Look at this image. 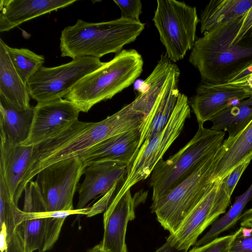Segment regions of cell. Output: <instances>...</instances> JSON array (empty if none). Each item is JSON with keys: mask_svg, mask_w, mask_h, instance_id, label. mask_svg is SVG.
Masks as SVG:
<instances>
[{"mask_svg": "<svg viewBox=\"0 0 252 252\" xmlns=\"http://www.w3.org/2000/svg\"><path fill=\"white\" fill-rule=\"evenodd\" d=\"M145 117L131 102L100 122L77 120L56 137L33 146L16 196L21 197L25 186L44 168L61 160L80 157L108 138L139 128Z\"/></svg>", "mask_w": 252, "mask_h": 252, "instance_id": "cell-1", "label": "cell"}, {"mask_svg": "<svg viewBox=\"0 0 252 252\" xmlns=\"http://www.w3.org/2000/svg\"><path fill=\"white\" fill-rule=\"evenodd\" d=\"M245 16L220 25L196 40L189 61L198 69L202 81L227 83L252 64V37L249 33L239 42L231 43Z\"/></svg>", "mask_w": 252, "mask_h": 252, "instance_id": "cell-2", "label": "cell"}, {"mask_svg": "<svg viewBox=\"0 0 252 252\" xmlns=\"http://www.w3.org/2000/svg\"><path fill=\"white\" fill-rule=\"evenodd\" d=\"M144 23L120 18L107 22L90 23L78 19L61 33V57L72 59L81 57L100 58L116 54L133 42L144 29Z\"/></svg>", "mask_w": 252, "mask_h": 252, "instance_id": "cell-3", "label": "cell"}, {"mask_svg": "<svg viewBox=\"0 0 252 252\" xmlns=\"http://www.w3.org/2000/svg\"><path fill=\"white\" fill-rule=\"evenodd\" d=\"M143 60L135 49L122 50L114 58L80 80L64 97L80 112L112 98L128 87L143 71Z\"/></svg>", "mask_w": 252, "mask_h": 252, "instance_id": "cell-4", "label": "cell"}, {"mask_svg": "<svg viewBox=\"0 0 252 252\" xmlns=\"http://www.w3.org/2000/svg\"><path fill=\"white\" fill-rule=\"evenodd\" d=\"M225 133L198 124L193 138L177 153L155 167L150 179L152 201L164 195L189 176L208 156L222 145Z\"/></svg>", "mask_w": 252, "mask_h": 252, "instance_id": "cell-5", "label": "cell"}, {"mask_svg": "<svg viewBox=\"0 0 252 252\" xmlns=\"http://www.w3.org/2000/svg\"><path fill=\"white\" fill-rule=\"evenodd\" d=\"M221 153V146L174 189L153 201L152 212L170 234L177 230L185 218L214 183L213 175Z\"/></svg>", "mask_w": 252, "mask_h": 252, "instance_id": "cell-6", "label": "cell"}, {"mask_svg": "<svg viewBox=\"0 0 252 252\" xmlns=\"http://www.w3.org/2000/svg\"><path fill=\"white\" fill-rule=\"evenodd\" d=\"M153 18L168 58L173 63L183 59L193 47L200 22L196 8L184 2L158 0Z\"/></svg>", "mask_w": 252, "mask_h": 252, "instance_id": "cell-7", "label": "cell"}, {"mask_svg": "<svg viewBox=\"0 0 252 252\" xmlns=\"http://www.w3.org/2000/svg\"><path fill=\"white\" fill-rule=\"evenodd\" d=\"M190 116L188 97L182 93L165 128L139 148L127 166L125 181L115 197L121 196L133 185L150 176L156 165L180 134L186 120Z\"/></svg>", "mask_w": 252, "mask_h": 252, "instance_id": "cell-8", "label": "cell"}, {"mask_svg": "<svg viewBox=\"0 0 252 252\" xmlns=\"http://www.w3.org/2000/svg\"><path fill=\"white\" fill-rule=\"evenodd\" d=\"M105 63L99 58L81 57L55 67L42 66L27 82L30 96L37 103L65 97L83 77Z\"/></svg>", "mask_w": 252, "mask_h": 252, "instance_id": "cell-9", "label": "cell"}, {"mask_svg": "<svg viewBox=\"0 0 252 252\" xmlns=\"http://www.w3.org/2000/svg\"><path fill=\"white\" fill-rule=\"evenodd\" d=\"M86 167L78 157L53 163L38 173L35 182L47 212L74 210L73 197Z\"/></svg>", "mask_w": 252, "mask_h": 252, "instance_id": "cell-10", "label": "cell"}, {"mask_svg": "<svg viewBox=\"0 0 252 252\" xmlns=\"http://www.w3.org/2000/svg\"><path fill=\"white\" fill-rule=\"evenodd\" d=\"M215 181L202 198L182 221L177 230L167 239L175 247L188 251L198 237L217 219L225 213L231 197Z\"/></svg>", "mask_w": 252, "mask_h": 252, "instance_id": "cell-11", "label": "cell"}, {"mask_svg": "<svg viewBox=\"0 0 252 252\" xmlns=\"http://www.w3.org/2000/svg\"><path fill=\"white\" fill-rule=\"evenodd\" d=\"M79 113L65 98L37 103L33 107L29 135L21 145L34 146L56 137L78 120Z\"/></svg>", "mask_w": 252, "mask_h": 252, "instance_id": "cell-12", "label": "cell"}, {"mask_svg": "<svg viewBox=\"0 0 252 252\" xmlns=\"http://www.w3.org/2000/svg\"><path fill=\"white\" fill-rule=\"evenodd\" d=\"M252 96L243 82L213 83L201 81L190 106L198 124H204L226 107Z\"/></svg>", "mask_w": 252, "mask_h": 252, "instance_id": "cell-13", "label": "cell"}, {"mask_svg": "<svg viewBox=\"0 0 252 252\" xmlns=\"http://www.w3.org/2000/svg\"><path fill=\"white\" fill-rule=\"evenodd\" d=\"M137 194L132 196L129 189L121 196H115L104 212L100 244L107 252H127L126 234L128 222L135 218Z\"/></svg>", "mask_w": 252, "mask_h": 252, "instance_id": "cell-14", "label": "cell"}, {"mask_svg": "<svg viewBox=\"0 0 252 252\" xmlns=\"http://www.w3.org/2000/svg\"><path fill=\"white\" fill-rule=\"evenodd\" d=\"M128 165L118 161L95 162L86 167L83 183L79 189L78 202L76 209L86 208L92 200L102 197L116 184H124Z\"/></svg>", "mask_w": 252, "mask_h": 252, "instance_id": "cell-15", "label": "cell"}, {"mask_svg": "<svg viewBox=\"0 0 252 252\" xmlns=\"http://www.w3.org/2000/svg\"><path fill=\"white\" fill-rule=\"evenodd\" d=\"M180 74V69L175 64L162 92L139 127L140 139L137 152L143 143L160 133L169 121L182 94L178 89Z\"/></svg>", "mask_w": 252, "mask_h": 252, "instance_id": "cell-16", "label": "cell"}, {"mask_svg": "<svg viewBox=\"0 0 252 252\" xmlns=\"http://www.w3.org/2000/svg\"><path fill=\"white\" fill-rule=\"evenodd\" d=\"M139 128L108 138L82 154L79 157L87 166L107 161L130 163L140 142Z\"/></svg>", "mask_w": 252, "mask_h": 252, "instance_id": "cell-17", "label": "cell"}, {"mask_svg": "<svg viewBox=\"0 0 252 252\" xmlns=\"http://www.w3.org/2000/svg\"><path fill=\"white\" fill-rule=\"evenodd\" d=\"M76 0H1L0 31L7 32L23 23L67 7Z\"/></svg>", "mask_w": 252, "mask_h": 252, "instance_id": "cell-18", "label": "cell"}, {"mask_svg": "<svg viewBox=\"0 0 252 252\" xmlns=\"http://www.w3.org/2000/svg\"><path fill=\"white\" fill-rule=\"evenodd\" d=\"M27 87L15 69L6 44L0 39V98L18 111L32 107Z\"/></svg>", "mask_w": 252, "mask_h": 252, "instance_id": "cell-19", "label": "cell"}, {"mask_svg": "<svg viewBox=\"0 0 252 252\" xmlns=\"http://www.w3.org/2000/svg\"><path fill=\"white\" fill-rule=\"evenodd\" d=\"M0 135V174L15 198L30 162L33 146L13 144Z\"/></svg>", "mask_w": 252, "mask_h": 252, "instance_id": "cell-20", "label": "cell"}, {"mask_svg": "<svg viewBox=\"0 0 252 252\" xmlns=\"http://www.w3.org/2000/svg\"><path fill=\"white\" fill-rule=\"evenodd\" d=\"M222 153L213 175V180L221 181L235 168L252 159V120L238 135L224 140Z\"/></svg>", "mask_w": 252, "mask_h": 252, "instance_id": "cell-21", "label": "cell"}, {"mask_svg": "<svg viewBox=\"0 0 252 252\" xmlns=\"http://www.w3.org/2000/svg\"><path fill=\"white\" fill-rule=\"evenodd\" d=\"M48 216L49 212L46 211L44 202L33 204L24 202L20 225L27 252H34L36 250L41 252Z\"/></svg>", "mask_w": 252, "mask_h": 252, "instance_id": "cell-22", "label": "cell"}, {"mask_svg": "<svg viewBox=\"0 0 252 252\" xmlns=\"http://www.w3.org/2000/svg\"><path fill=\"white\" fill-rule=\"evenodd\" d=\"M252 0H212L202 10L200 32L204 33L245 15Z\"/></svg>", "mask_w": 252, "mask_h": 252, "instance_id": "cell-23", "label": "cell"}, {"mask_svg": "<svg viewBox=\"0 0 252 252\" xmlns=\"http://www.w3.org/2000/svg\"><path fill=\"white\" fill-rule=\"evenodd\" d=\"M33 115V107L18 111L0 98V134L11 143L22 144L28 138Z\"/></svg>", "mask_w": 252, "mask_h": 252, "instance_id": "cell-24", "label": "cell"}, {"mask_svg": "<svg viewBox=\"0 0 252 252\" xmlns=\"http://www.w3.org/2000/svg\"><path fill=\"white\" fill-rule=\"evenodd\" d=\"M252 120V96L224 109L209 121L211 129L227 131V139H232L242 131Z\"/></svg>", "mask_w": 252, "mask_h": 252, "instance_id": "cell-25", "label": "cell"}, {"mask_svg": "<svg viewBox=\"0 0 252 252\" xmlns=\"http://www.w3.org/2000/svg\"><path fill=\"white\" fill-rule=\"evenodd\" d=\"M252 199V182L249 188L241 195L236 197L228 211L220 219L214 222L207 233L194 245L200 246L213 240L223 232L233 227L241 219L242 212L247 204Z\"/></svg>", "mask_w": 252, "mask_h": 252, "instance_id": "cell-26", "label": "cell"}, {"mask_svg": "<svg viewBox=\"0 0 252 252\" xmlns=\"http://www.w3.org/2000/svg\"><path fill=\"white\" fill-rule=\"evenodd\" d=\"M11 195L3 176L0 174V224L7 237L21 223V213Z\"/></svg>", "mask_w": 252, "mask_h": 252, "instance_id": "cell-27", "label": "cell"}, {"mask_svg": "<svg viewBox=\"0 0 252 252\" xmlns=\"http://www.w3.org/2000/svg\"><path fill=\"white\" fill-rule=\"evenodd\" d=\"M6 48L17 73L27 84L30 78L43 66L44 57L28 49L12 48L6 44Z\"/></svg>", "mask_w": 252, "mask_h": 252, "instance_id": "cell-28", "label": "cell"}, {"mask_svg": "<svg viewBox=\"0 0 252 252\" xmlns=\"http://www.w3.org/2000/svg\"><path fill=\"white\" fill-rule=\"evenodd\" d=\"M242 228L241 227L233 234L218 237L205 245L195 246L189 252H230L232 243Z\"/></svg>", "mask_w": 252, "mask_h": 252, "instance_id": "cell-29", "label": "cell"}, {"mask_svg": "<svg viewBox=\"0 0 252 252\" xmlns=\"http://www.w3.org/2000/svg\"><path fill=\"white\" fill-rule=\"evenodd\" d=\"M0 245L1 252H27L20 225L10 237L0 230Z\"/></svg>", "mask_w": 252, "mask_h": 252, "instance_id": "cell-30", "label": "cell"}, {"mask_svg": "<svg viewBox=\"0 0 252 252\" xmlns=\"http://www.w3.org/2000/svg\"><path fill=\"white\" fill-rule=\"evenodd\" d=\"M121 11V18L140 22L142 3L140 0H114Z\"/></svg>", "mask_w": 252, "mask_h": 252, "instance_id": "cell-31", "label": "cell"}, {"mask_svg": "<svg viewBox=\"0 0 252 252\" xmlns=\"http://www.w3.org/2000/svg\"><path fill=\"white\" fill-rule=\"evenodd\" d=\"M250 163V162H247L241 163L221 180V187L229 196L231 197L239 179Z\"/></svg>", "mask_w": 252, "mask_h": 252, "instance_id": "cell-32", "label": "cell"}, {"mask_svg": "<svg viewBox=\"0 0 252 252\" xmlns=\"http://www.w3.org/2000/svg\"><path fill=\"white\" fill-rule=\"evenodd\" d=\"M230 252H252V228L242 227L232 242Z\"/></svg>", "mask_w": 252, "mask_h": 252, "instance_id": "cell-33", "label": "cell"}, {"mask_svg": "<svg viewBox=\"0 0 252 252\" xmlns=\"http://www.w3.org/2000/svg\"><path fill=\"white\" fill-rule=\"evenodd\" d=\"M120 184H116L108 192L101 197L92 207H89V211L85 214L87 217H92L97 214L105 212L120 189Z\"/></svg>", "mask_w": 252, "mask_h": 252, "instance_id": "cell-34", "label": "cell"}, {"mask_svg": "<svg viewBox=\"0 0 252 252\" xmlns=\"http://www.w3.org/2000/svg\"><path fill=\"white\" fill-rule=\"evenodd\" d=\"M252 28V6L249 11L245 14V18L242 26L237 34L235 36L232 44L239 42L247 34Z\"/></svg>", "mask_w": 252, "mask_h": 252, "instance_id": "cell-35", "label": "cell"}, {"mask_svg": "<svg viewBox=\"0 0 252 252\" xmlns=\"http://www.w3.org/2000/svg\"><path fill=\"white\" fill-rule=\"evenodd\" d=\"M252 75V64L232 77L227 83L236 82L244 80Z\"/></svg>", "mask_w": 252, "mask_h": 252, "instance_id": "cell-36", "label": "cell"}, {"mask_svg": "<svg viewBox=\"0 0 252 252\" xmlns=\"http://www.w3.org/2000/svg\"><path fill=\"white\" fill-rule=\"evenodd\" d=\"M240 219L241 227L252 228V208L243 213Z\"/></svg>", "mask_w": 252, "mask_h": 252, "instance_id": "cell-37", "label": "cell"}, {"mask_svg": "<svg viewBox=\"0 0 252 252\" xmlns=\"http://www.w3.org/2000/svg\"><path fill=\"white\" fill-rule=\"evenodd\" d=\"M155 252H188V251L178 249L166 240V242Z\"/></svg>", "mask_w": 252, "mask_h": 252, "instance_id": "cell-38", "label": "cell"}, {"mask_svg": "<svg viewBox=\"0 0 252 252\" xmlns=\"http://www.w3.org/2000/svg\"><path fill=\"white\" fill-rule=\"evenodd\" d=\"M240 81L243 82L244 85L247 86V87L248 88V89H249L251 93L252 96V75H250L246 79L241 80Z\"/></svg>", "mask_w": 252, "mask_h": 252, "instance_id": "cell-39", "label": "cell"}, {"mask_svg": "<svg viewBox=\"0 0 252 252\" xmlns=\"http://www.w3.org/2000/svg\"><path fill=\"white\" fill-rule=\"evenodd\" d=\"M87 252H107L100 243L89 249Z\"/></svg>", "mask_w": 252, "mask_h": 252, "instance_id": "cell-40", "label": "cell"}, {"mask_svg": "<svg viewBox=\"0 0 252 252\" xmlns=\"http://www.w3.org/2000/svg\"><path fill=\"white\" fill-rule=\"evenodd\" d=\"M249 35L250 36L252 37V28H251V29L248 32Z\"/></svg>", "mask_w": 252, "mask_h": 252, "instance_id": "cell-41", "label": "cell"}]
</instances>
